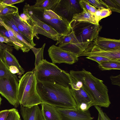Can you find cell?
Returning <instances> with one entry per match:
<instances>
[{
  "mask_svg": "<svg viewBox=\"0 0 120 120\" xmlns=\"http://www.w3.org/2000/svg\"><path fill=\"white\" fill-rule=\"evenodd\" d=\"M112 84L120 86V75L116 76H111L110 77Z\"/></svg>",
  "mask_w": 120,
  "mask_h": 120,
  "instance_id": "74e56055",
  "label": "cell"
},
{
  "mask_svg": "<svg viewBox=\"0 0 120 120\" xmlns=\"http://www.w3.org/2000/svg\"><path fill=\"white\" fill-rule=\"evenodd\" d=\"M101 15V11L100 9H98L94 15V16L97 23L99 24V18Z\"/></svg>",
  "mask_w": 120,
  "mask_h": 120,
  "instance_id": "7bdbcfd3",
  "label": "cell"
},
{
  "mask_svg": "<svg viewBox=\"0 0 120 120\" xmlns=\"http://www.w3.org/2000/svg\"><path fill=\"white\" fill-rule=\"evenodd\" d=\"M0 18L8 27L21 36L25 40L30 44L32 47H34L31 43L19 30L14 22L12 17V14L0 16Z\"/></svg>",
  "mask_w": 120,
  "mask_h": 120,
  "instance_id": "603a6c76",
  "label": "cell"
},
{
  "mask_svg": "<svg viewBox=\"0 0 120 120\" xmlns=\"http://www.w3.org/2000/svg\"><path fill=\"white\" fill-rule=\"evenodd\" d=\"M97 9L94 6L91 5L90 12L92 15L94 16Z\"/></svg>",
  "mask_w": 120,
  "mask_h": 120,
  "instance_id": "ee69618b",
  "label": "cell"
},
{
  "mask_svg": "<svg viewBox=\"0 0 120 120\" xmlns=\"http://www.w3.org/2000/svg\"><path fill=\"white\" fill-rule=\"evenodd\" d=\"M38 19L52 26L58 33L62 35L69 34L72 31L70 23L63 18L62 20L54 19L49 20H45L42 18Z\"/></svg>",
  "mask_w": 120,
  "mask_h": 120,
  "instance_id": "9a60e30c",
  "label": "cell"
},
{
  "mask_svg": "<svg viewBox=\"0 0 120 120\" xmlns=\"http://www.w3.org/2000/svg\"><path fill=\"white\" fill-rule=\"evenodd\" d=\"M20 112L23 120H44L38 105L30 107L21 106Z\"/></svg>",
  "mask_w": 120,
  "mask_h": 120,
  "instance_id": "e0dca14e",
  "label": "cell"
},
{
  "mask_svg": "<svg viewBox=\"0 0 120 120\" xmlns=\"http://www.w3.org/2000/svg\"><path fill=\"white\" fill-rule=\"evenodd\" d=\"M8 6L4 4L3 2V0H0V12L5 7Z\"/></svg>",
  "mask_w": 120,
  "mask_h": 120,
  "instance_id": "f6af8a7d",
  "label": "cell"
},
{
  "mask_svg": "<svg viewBox=\"0 0 120 120\" xmlns=\"http://www.w3.org/2000/svg\"><path fill=\"white\" fill-rule=\"evenodd\" d=\"M79 3L81 8L82 9L83 8H85L90 12L91 5L86 0H79Z\"/></svg>",
  "mask_w": 120,
  "mask_h": 120,
  "instance_id": "e575fe53",
  "label": "cell"
},
{
  "mask_svg": "<svg viewBox=\"0 0 120 120\" xmlns=\"http://www.w3.org/2000/svg\"><path fill=\"white\" fill-rule=\"evenodd\" d=\"M20 16L32 27L34 37L38 39L37 35L40 34L57 41L62 36L58 33L52 26L39 19L24 7L23 13Z\"/></svg>",
  "mask_w": 120,
  "mask_h": 120,
  "instance_id": "5b68a950",
  "label": "cell"
},
{
  "mask_svg": "<svg viewBox=\"0 0 120 120\" xmlns=\"http://www.w3.org/2000/svg\"><path fill=\"white\" fill-rule=\"evenodd\" d=\"M59 0H37L32 6L40 10H52Z\"/></svg>",
  "mask_w": 120,
  "mask_h": 120,
  "instance_id": "7402d4cb",
  "label": "cell"
},
{
  "mask_svg": "<svg viewBox=\"0 0 120 120\" xmlns=\"http://www.w3.org/2000/svg\"><path fill=\"white\" fill-rule=\"evenodd\" d=\"M76 38L72 29L71 32L69 34L61 36L57 41L55 45L68 43L73 41Z\"/></svg>",
  "mask_w": 120,
  "mask_h": 120,
  "instance_id": "4316f807",
  "label": "cell"
},
{
  "mask_svg": "<svg viewBox=\"0 0 120 120\" xmlns=\"http://www.w3.org/2000/svg\"><path fill=\"white\" fill-rule=\"evenodd\" d=\"M14 22L21 33L28 39L34 46V36L32 27L24 21L20 17L19 12L12 14Z\"/></svg>",
  "mask_w": 120,
  "mask_h": 120,
  "instance_id": "5bb4252c",
  "label": "cell"
},
{
  "mask_svg": "<svg viewBox=\"0 0 120 120\" xmlns=\"http://www.w3.org/2000/svg\"><path fill=\"white\" fill-rule=\"evenodd\" d=\"M59 113L61 120H92L88 110L82 111L77 107L71 109H56Z\"/></svg>",
  "mask_w": 120,
  "mask_h": 120,
  "instance_id": "8fae6325",
  "label": "cell"
},
{
  "mask_svg": "<svg viewBox=\"0 0 120 120\" xmlns=\"http://www.w3.org/2000/svg\"><path fill=\"white\" fill-rule=\"evenodd\" d=\"M70 77V91L76 103L77 108L82 103L87 104L90 108L93 106L92 99L83 89L80 82L72 77Z\"/></svg>",
  "mask_w": 120,
  "mask_h": 120,
  "instance_id": "30bf717a",
  "label": "cell"
},
{
  "mask_svg": "<svg viewBox=\"0 0 120 120\" xmlns=\"http://www.w3.org/2000/svg\"><path fill=\"white\" fill-rule=\"evenodd\" d=\"M19 80L16 75L0 78V94L15 108L19 104L18 99Z\"/></svg>",
  "mask_w": 120,
  "mask_h": 120,
  "instance_id": "52a82bcc",
  "label": "cell"
},
{
  "mask_svg": "<svg viewBox=\"0 0 120 120\" xmlns=\"http://www.w3.org/2000/svg\"><path fill=\"white\" fill-rule=\"evenodd\" d=\"M0 23L7 30L11 38V41L13 44L14 48L17 50L20 49L24 52H27L30 50L26 47L18 39L13 32L0 18Z\"/></svg>",
  "mask_w": 120,
  "mask_h": 120,
  "instance_id": "44dd1931",
  "label": "cell"
},
{
  "mask_svg": "<svg viewBox=\"0 0 120 120\" xmlns=\"http://www.w3.org/2000/svg\"><path fill=\"white\" fill-rule=\"evenodd\" d=\"M24 0H3V3L8 5H11L12 4L22 2Z\"/></svg>",
  "mask_w": 120,
  "mask_h": 120,
  "instance_id": "ab89813d",
  "label": "cell"
},
{
  "mask_svg": "<svg viewBox=\"0 0 120 120\" xmlns=\"http://www.w3.org/2000/svg\"><path fill=\"white\" fill-rule=\"evenodd\" d=\"M73 21L85 22L95 24H98L95 20L94 16L85 8L81 12L75 14L72 20Z\"/></svg>",
  "mask_w": 120,
  "mask_h": 120,
  "instance_id": "ffe728a7",
  "label": "cell"
},
{
  "mask_svg": "<svg viewBox=\"0 0 120 120\" xmlns=\"http://www.w3.org/2000/svg\"><path fill=\"white\" fill-rule=\"evenodd\" d=\"M99 68L102 71L120 69V63L112 61L100 62L98 63Z\"/></svg>",
  "mask_w": 120,
  "mask_h": 120,
  "instance_id": "cb8c5ba5",
  "label": "cell"
},
{
  "mask_svg": "<svg viewBox=\"0 0 120 120\" xmlns=\"http://www.w3.org/2000/svg\"><path fill=\"white\" fill-rule=\"evenodd\" d=\"M33 70L37 81L54 82L66 87H70L69 74L45 59H44Z\"/></svg>",
  "mask_w": 120,
  "mask_h": 120,
  "instance_id": "277c9868",
  "label": "cell"
},
{
  "mask_svg": "<svg viewBox=\"0 0 120 120\" xmlns=\"http://www.w3.org/2000/svg\"><path fill=\"white\" fill-rule=\"evenodd\" d=\"M0 61H1V60H0Z\"/></svg>",
  "mask_w": 120,
  "mask_h": 120,
  "instance_id": "681fc988",
  "label": "cell"
},
{
  "mask_svg": "<svg viewBox=\"0 0 120 120\" xmlns=\"http://www.w3.org/2000/svg\"><path fill=\"white\" fill-rule=\"evenodd\" d=\"M90 108L89 106L87 104L85 103H82L77 108L82 111H86L88 110Z\"/></svg>",
  "mask_w": 120,
  "mask_h": 120,
  "instance_id": "b9f144b4",
  "label": "cell"
},
{
  "mask_svg": "<svg viewBox=\"0 0 120 120\" xmlns=\"http://www.w3.org/2000/svg\"><path fill=\"white\" fill-rule=\"evenodd\" d=\"M72 29L79 42L92 43L98 36L102 26L85 22L73 21L70 22Z\"/></svg>",
  "mask_w": 120,
  "mask_h": 120,
  "instance_id": "8992f818",
  "label": "cell"
},
{
  "mask_svg": "<svg viewBox=\"0 0 120 120\" xmlns=\"http://www.w3.org/2000/svg\"><path fill=\"white\" fill-rule=\"evenodd\" d=\"M70 76L79 81L86 93L92 99L93 105L108 108L111 104L107 87L103 81L83 68L81 71H70Z\"/></svg>",
  "mask_w": 120,
  "mask_h": 120,
  "instance_id": "7a4b0ae2",
  "label": "cell"
},
{
  "mask_svg": "<svg viewBox=\"0 0 120 120\" xmlns=\"http://www.w3.org/2000/svg\"><path fill=\"white\" fill-rule=\"evenodd\" d=\"M37 18L38 19L42 18L47 20H49L54 19L62 20L63 19L51 10H44L42 14V16Z\"/></svg>",
  "mask_w": 120,
  "mask_h": 120,
  "instance_id": "f1b7e54d",
  "label": "cell"
},
{
  "mask_svg": "<svg viewBox=\"0 0 120 120\" xmlns=\"http://www.w3.org/2000/svg\"><path fill=\"white\" fill-rule=\"evenodd\" d=\"M34 71H28L19 80L18 99L21 106L30 107L42 103L38 93Z\"/></svg>",
  "mask_w": 120,
  "mask_h": 120,
  "instance_id": "3957f363",
  "label": "cell"
},
{
  "mask_svg": "<svg viewBox=\"0 0 120 120\" xmlns=\"http://www.w3.org/2000/svg\"><path fill=\"white\" fill-rule=\"evenodd\" d=\"M19 12L17 7L12 5H8L5 7L0 12V16L12 14Z\"/></svg>",
  "mask_w": 120,
  "mask_h": 120,
  "instance_id": "f546056e",
  "label": "cell"
},
{
  "mask_svg": "<svg viewBox=\"0 0 120 120\" xmlns=\"http://www.w3.org/2000/svg\"><path fill=\"white\" fill-rule=\"evenodd\" d=\"M0 34L8 38L11 41V38L7 30L0 23Z\"/></svg>",
  "mask_w": 120,
  "mask_h": 120,
  "instance_id": "8d00e7d4",
  "label": "cell"
},
{
  "mask_svg": "<svg viewBox=\"0 0 120 120\" xmlns=\"http://www.w3.org/2000/svg\"><path fill=\"white\" fill-rule=\"evenodd\" d=\"M100 9L101 15L99 18V21L102 19L109 16L112 13L111 11L109 8H103Z\"/></svg>",
  "mask_w": 120,
  "mask_h": 120,
  "instance_id": "836d02e7",
  "label": "cell"
},
{
  "mask_svg": "<svg viewBox=\"0 0 120 120\" xmlns=\"http://www.w3.org/2000/svg\"><path fill=\"white\" fill-rule=\"evenodd\" d=\"M15 75L10 71L3 58L0 62V78Z\"/></svg>",
  "mask_w": 120,
  "mask_h": 120,
  "instance_id": "83f0119b",
  "label": "cell"
},
{
  "mask_svg": "<svg viewBox=\"0 0 120 120\" xmlns=\"http://www.w3.org/2000/svg\"><path fill=\"white\" fill-rule=\"evenodd\" d=\"M7 49L10 50L8 48L6 47H4L2 46L0 44V50L2 49Z\"/></svg>",
  "mask_w": 120,
  "mask_h": 120,
  "instance_id": "bcb514c9",
  "label": "cell"
},
{
  "mask_svg": "<svg viewBox=\"0 0 120 120\" xmlns=\"http://www.w3.org/2000/svg\"><path fill=\"white\" fill-rule=\"evenodd\" d=\"M45 45V43L40 48H37L34 47H33L31 49L34 53L35 56V67L38 65L40 63L44 60L43 52Z\"/></svg>",
  "mask_w": 120,
  "mask_h": 120,
  "instance_id": "484cf974",
  "label": "cell"
},
{
  "mask_svg": "<svg viewBox=\"0 0 120 120\" xmlns=\"http://www.w3.org/2000/svg\"><path fill=\"white\" fill-rule=\"evenodd\" d=\"M90 4H92L95 8L100 9L102 8H107L102 0H86Z\"/></svg>",
  "mask_w": 120,
  "mask_h": 120,
  "instance_id": "d6a6232c",
  "label": "cell"
},
{
  "mask_svg": "<svg viewBox=\"0 0 120 120\" xmlns=\"http://www.w3.org/2000/svg\"><path fill=\"white\" fill-rule=\"evenodd\" d=\"M98 56L120 60V49L110 50H104L99 48L92 43L82 53L80 56Z\"/></svg>",
  "mask_w": 120,
  "mask_h": 120,
  "instance_id": "7c38bea8",
  "label": "cell"
},
{
  "mask_svg": "<svg viewBox=\"0 0 120 120\" xmlns=\"http://www.w3.org/2000/svg\"><path fill=\"white\" fill-rule=\"evenodd\" d=\"M48 52L52 63L55 64L62 63L72 64L78 60L79 56L76 54L63 50L54 45L50 47Z\"/></svg>",
  "mask_w": 120,
  "mask_h": 120,
  "instance_id": "9c48e42d",
  "label": "cell"
},
{
  "mask_svg": "<svg viewBox=\"0 0 120 120\" xmlns=\"http://www.w3.org/2000/svg\"><path fill=\"white\" fill-rule=\"evenodd\" d=\"M92 42L80 43L76 38L73 41L68 43L59 45L58 47L64 50L74 53L79 57Z\"/></svg>",
  "mask_w": 120,
  "mask_h": 120,
  "instance_id": "ac0fdd59",
  "label": "cell"
},
{
  "mask_svg": "<svg viewBox=\"0 0 120 120\" xmlns=\"http://www.w3.org/2000/svg\"><path fill=\"white\" fill-rule=\"evenodd\" d=\"M37 90L42 103L56 109H71L77 107L70 88L54 82L37 81Z\"/></svg>",
  "mask_w": 120,
  "mask_h": 120,
  "instance_id": "6da1fadb",
  "label": "cell"
},
{
  "mask_svg": "<svg viewBox=\"0 0 120 120\" xmlns=\"http://www.w3.org/2000/svg\"><path fill=\"white\" fill-rule=\"evenodd\" d=\"M6 120H21L18 110L14 108L10 109Z\"/></svg>",
  "mask_w": 120,
  "mask_h": 120,
  "instance_id": "1f68e13d",
  "label": "cell"
},
{
  "mask_svg": "<svg viewBox=\"0 0 120 120\" xmlns=\"http://www.w3.org/2000/svg\"><path fill=\"white\" fill-rule=\"evenodd\" d=\"M2 100V99L0 96V106L1 104V102Z\"/></svg>",
  "mask_w": 120,
  "mask_h": 120,
  "instance_id": "c3c4849f",
  "label": "cell"
},
{
  "mask_svg": "<svg viewBox=\"0 0 120 120\" xmlns=\"http://www.w3.org/2000/svg\"><path fill=\"white\" fill-rule=\"evenodd\" d=\"M94 107L101 115L103 120H111L106 114L103 112L100 107L97 105H94Z\"/></svg>",
  "mask_w": 120,
  "mask_h": 120,
  "instance_id": "d590c367",
  "label": "cell"
},
{
  "mask_svg": "<svg viewBox=\"0 0 120 120\" xmlns=\"http://www.w3.org/2000/svg\"><path fill=\"white\" fill-rule=\"evenodd\" d=\"M5 43L14 46V45L11 41L6 37L0 34V43Z\"/></svg>",
  "mask_w": 120,
  "mask_h": 120,
  "instance_id": "60d3db41",
  "label": "cell"
},
{
  "mask_svg": "<svg viewBox=\"0 0 120 120\" xmlns=\"http://www.w3.org/2000/svg\"><path fill=\"white\" fill-rule=\"evenodd\" d=\"M97 120H103L100 114L98 113V116Z\"/></svg>",
  "mask_w": 120,
  "mask_h": 120,
  "instance_id": "7dc6e473",
  "label": "cell"
},
{
  "mask_svg": "<svg viewBox=\"0 0 120 120\" xmlns=\"http://www.w3.org/2000/svg\"><path fill=\"white\" fill-rule=\"evenodd\" d=\"M10 111V109L0 111V120H6Z\"/></svg>",
  "mask_w": 120,
  "mask_h": 120,
  "instance_id": "f35d334b",
  "label": "cell"
},
{
  "mask_svg": "<svg viewBox=\"0 0 120 120\" xmlns=\"http://www.w3.org/2000/svg\"><path fill=\"white\" fill-rule=\"evenodd\" d=\"M93 42V44L104 50L120 49V40L107 38L99 36Z\"/></svg>",
  "mask_w": 120,
  "mask_h": 120,
  "instance_id": "2e32d148",
  "label": "cell"
},
{
  "mask_svg": "<svg viewBox=\"0 0 120 120\" xmlns=\"http://www.w3.org/2000/svg\"><path fill=\"white\" fill-rule=\"evenodd\" d=\"M107 8L112 11L120 12V0H102Z\"/></svg>",
  "mask_w": 120,
  "mask_h": 120,
  "instance_id": "d4e9b609",
  "label": "cell"
},
{
  "mask_svg": "<svg viewBox=\"0 0 120 120\" xmlns=\"http://www.w3.org/2000/svg\"><path fill=\"white\" fill-rule=\"evenodd\" d=\"M41 111L44 120H61L60 115L55 107L47 104H41Z\"/></svg>",
  "mask_w": 120,
  "mask_h": 120,
  "instance_id": "d6986e66",
  "label": "cell"
},
{
  "mask_svg": "<svg viewBox=\"0 0 120 120\" xmlns=\"http://www.w3.org/2000/svg\"><path fill=\"white\" fill-rule=\"evenodd\" d=\"M82 10L79 0H59L52 11L70 23L75 14L81 12Z\"/></svg>",
  "mask_w": 120,
  "mask_h": 120,
  "instance_id": "ba28073f",
  "label": "cell"
},
{
  "mask_svg": "<svg viewBox=\"0 0 120 120\" xmlns=\"http://www.w3.org/2000/svg\"><path fill=\"white\" fill-rule=\"evenodd\" d=\"M86 58L97 62L98 63L102 62L112 61L120 63V60L113 58L98 56H90Z\"/></svg>",
  "mask_w": 120,
  "mask_h": 120,
  "instance_id": "4dcf8cb0",
  "label": "cell"
},
{
  "mask_svg": "<svg viewBox=\"0 0 120 120\" xmlns=\"http://www.w3.org/2000/svg\"><path fill=\"white\" fill-rule=\"evenodd\" d=\"M3 56L5 62L10 71L12 74H16L21 78L25 72L24 70L19 64L18 60L12 54L11 50L4 49Z\"/></svg>",
  "mask_w": 120,
  "mask_h": 120,
  "instance_id": "4fadbf2b",
  "label": "cell"
}]
</instances>
